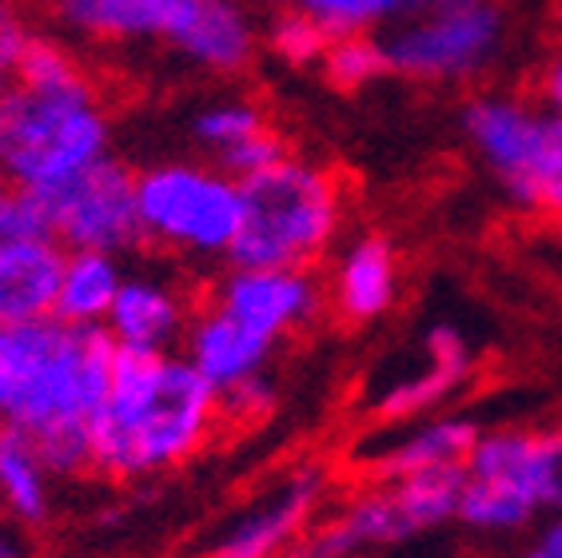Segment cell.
Segmentation results:
<instances>
[{
    "mask_svg": "<svg viewBox=\"0 0 562 558\" xmlns=\"http://www.w3.org/2000/svg\"><path fill=\"white\" fill-rule=\"evenodd\" d=\"M559 12H562V0H559Z\"/></svg>",
    "mask_w": 562,
    "mask_h": 558,
    "instance_id": "33",
    "label": "cell"
},
{
    "mask_svg": "<svg viewBox=\"0 0 562 558\" xmlns=\"http://www.w3.org/2000/svg\"><path fill=\"white\" fill-rule=\"evenodd\" d=\"M0 558H33L29 547V531L16 518H9L0 511Z\"/></svg>",
    "mask_w": 562,
    "mask_h": 558,
    "instance_id": "31",
    "label": "cell"
},
{
    "mask_svg": "<svg viewBox=\"0 0 562 558\" xmlns=\"http://www.w3.org/2000/svg\"><path fill=\"white\" fill-rule=\"evenodd\" d=\"M535 100H539V108H547L551 116L562 120V48L554 56H547V65L539 68Z\"/></svg>",
    "mask_w": 562,
    "mask_h": 558,
    "instance_id": "29",
    "label": "cell"
},
{
    "mask_svg": "<svg viewBox=\"0 0 562 558\" xmlns=\"http://www.w3.org/2000/svg\"><path fill=\"white\" fill-rule=\"evenodd\" d=\"M280 347L232 320L227 312L212 308V303H195V315L188 323V335L180 344V355L212 383L216 395L232 391L239 383L271 376V359Z\"/></svg>",
    "mask_w": 562,
    "mask_h": 558,
    "instance_id": "19",
    "label": "cell"
},
{
    "mask_svg": "<svg viewBox=\"0 0 562 558\" xmlns=\"http://www.w3.org/2000/svg\"><path fill=\"white\" fill-rule=\"evenodd\" d=\"M192 315V295L172 271L128 268L109 320H104V332L124 351L172 355L184 344Z\"/></svg>",
    "mask_w": 562,
    "mask_h": 558,
    "instance_id": "16",
    "label": "cell"
},
{
    "mask_svg": "<svg viewBox=\"0 0 562 558\" xmlns=\"http://www.w3.org/2000/svg\"><path fill=\"white\" fill-rule=\"evenodd\" d=\"M140 244L195 268L227 264L244 224V188L212 160H151L136 168Z\"/></svg>",
    "mask_w": 562,
    "mask_h": 558,
    "instance_id": "8",
    "label": "cell"
},
{
    "mask_svg": "<svg viewBox=\"0 0 562 558\" xmlns=\"http://www.w3.org/2000/svg\"><path fill=\"white\" fill-rule=\"evenodd\" d=\"M522 558H562V515L542 518L539 535L530 538V547Z\"/></svg>",
    "mask_w": 562,
    "mask_h": 558,
    "instance_id": "30",
    "label": "cell"
},
{
    "mask_svg": "<svg viewBox=\"0 0 562 558\" xmlns=\"http://www.w3.org/2000/svg\"><path fill=\"white\" fill-rule=\"evenodd\" d=\"M551 515H562V427L483 431L463 462L454 523L475 535H519Z\"/></svg>",
    "mask_w": 562,
    "mask_h": 558,
    "instance_id": "6",
    "label": "cell"
},
{
    "mask_svg": "<svg viewBox=\"0 0 562 558\" xmlns=\"http://www.w3.org/2000/svg\"><path fill=\"white\" fill-rule=\"evenodd\" d=\"M207 303L251 327L256 335L283 347L292 335L307 332L327 308L324 283L307 268H236L207 288Z\"/></svg>",
    "mask_w": 562,
    "mask_h": 558,
    "instance_id": "13",
    "label": "cell"
},
{
    "mask_svg": "<svg viewBox=\"0 0 562 558\" xmlns=\"http://www.w3.org/2000/svg\"><path fill=\"white\" fill-rule=\"evenodd\" d=\"M112 108L88 76L65 88L9 85L0 100V180L29 196L56 192L112 156Z\"/></svg>",
    "mask_w": 562,
    "mask_h": 558,
    "instance_id": "4",
    "label": "cell"
},
{
    "mask_svg": "<svg viewBox=\"0 0 562 558\" xmlns=\"http://www.w3.org/2000/svg\"><path fill=\"white\" fill-rule=\"evenodd\" d=\"M124 276H128L124 256H112V252H65L53 315L60 323H72V327H104Z\"/></svg>",
    "mask_w": 562,
    "mask_h": 558,
    "instance_id": "22",
    "label": "cell"
},
{
    "mask_svg": "<svg viewBox=\"0 0 562 558\" xmlns=\"http://www.w3.org/2000/svg\"><path fill=\"white\" fill-rule=\"evenodd\" d=\"M319 72L339 92H363L375 80L391 76L387 44L375 33H347L327 41V53L319 60Z\"/></svg>",
    "mask_w": 562,
    "mask_h": 558,
    "instance_id": "24",
    "label": "cell"
},
{
    "mask_svg": "<svg viewBox=\"0 0 562 558\" xmlns=\"http://www.w3.org/2000/svg\"><path fill=\"white\" fill-rule=\"evenodd\" d=\"M271 4L312 16L331 36L379 33V29L400 24L415 9V0H271Z\"/></svg>",
    "mask_w": 562,
    "mask_h": 558,
    "instance_id": "23",
    "label": "cell"
},
{
    "mask_svg": "<svg viewBox=\"0 0 562 558\" xmlns=\"http://www.w3.org/2000/svg\"><path fill=\"white\" fill-rule=\"evenodd\" d=\"M459 136L503 200L562 224V120L515 92H475L459 108Z\"/></svg>",
    "mask_w": 562,
    "mask_h": 558,
    "instance_id": "7",
    "label": "cell"
},
{
    "mask_svg": "<svg viewBox=\"0 0 562 558\" xmlns=\"http://www.w3.org/2000/svg\"><path fill=\"white\" fill-rule=\"evenodd\" d=\"M33 24H29V16H24L12 0H0V76L16 72V60L24 56V48H29V41H33Z\"/></svg>",
    "mask_w": 562,
    "mask_h": 558,
    "instance_id": "28",
    "label": "cell"
},
{
    "mask_svg": "<svg viewBox=\"0 0 562 558\" xmlns=\"http://www.w3.org/2000/svg\"><path fill=\"white\" fill-rule=\"evenodd\" d=\"M188 136L207 160L220 164L236 180L260 176L263 168H271L292 152L263 112V104L248 97H212L200 108H192Z\"/></svg>",
    "mask_w": 562,
    "mask_h": 558,
    "instance_id": "17",
    "label": "cell"
},
{
    "mask_svg": "<svg viewBox=\"0 0 562 558\" xmlns=\"http://www.w3.org/2000/svg\"><path fill=\"white\" fill-rule=\"evenodd\" d=\"M271 408H276V383H271V376L239 383L220 395V415H224V423H244V427H248V423H260L263 415H271Z\"/></svg>",
    "mask_w": 562,
    "mask_h": 558,
    "instance_id": "27",
    "label": "cell"
},
{
    "mask_svg": "<svg viewBox=\"0 0 562 558\" xmlns=\"http://www.w3.org/2000/svg\"><path fill=\"white\" fill-rule=\"evenodd\" d=\"M475 344L463 327L439 320L419 335V355L395 371L383 387H375L368 399V411L375 423H403L431 411H443L471 379H475Z\"/></svg>",
    "mask_w": 562,
    "mask_h": 558,
    "instance_id": "15",
    "label": "cell"
},
{
    "mask_svg": "<svg viewBox=\"0 0 562 558\" xmlns=\"http://www.w3.org/2000/svg\"><path fill=\"white\" fill-rule=\"evenodd\" d=\"M327 494L331 475L319 462H300L220 518L200 558H292L324 518Z\"/></svg>",
    "mask_w": 562,
    "mask_h": 558,
    "instance_id": "11",
    "label": "cell"
},
{
    "mask_svg": "<svg viewBox=\"0 0 562 558\" xmlns=\"http://www.w3.org/2000/svg\"><path fill=\"white\" fill-rule=\"evenodd\" d=\"M65 247L48 236L0 244V323L53 315Z\"/></svg>",
    "mask_w": 562,
    "mask_h": 558,
    "instance_id": "20",
    "label": "cell"
},
{
    "mask_svg": "<svg viewBox=\"0 0 562 558\" xmlns=\"http://www.w3.org/2000/svg\"><path fill=\"white\" fill-rule=\"evenodd\" d=\"M263 48H268L283 68H295V72H307V68H319L327 53V41L331 33L319 29L312 16L292 9H276L268 24H263Z\"/></svg>",
    "mask_w": 562,
    "mask_h": 558,
    "instance_id": "25",
    "label": "cell"
},
{
    "mask_svg": "<svg viewBox=\"0 0 562 558\" xmlns=\"http://www.w3.org/2000/svg\"><path fill=\"white\" fill-rule=\"evenodd\" d=\"M60 33L109 48H168L192 72L239 76L263 48L244 0H53Z\"/></svg>",
    "mask_w": 562,
    "mask_h": 558,
    "instance_id": "3",
    "label": "cell"
},
{
    "mask_svg": "<svg viewBox=\"0 0 562 558\" xmlns=\"http://www.w3.org/2000/svg\"><path fill=\"white\" fill-rule=\"evenodd\" d=\"M459 471H427L407 479H368L319 518L300 550L307 558H363L443 531L459 511Z\"/></svg>",
    "mask_w": 562,
    "mask_h": 558,
    "instance_id": "9",
    "label": "cell"
},
{
    "mask_svg": "<svg viewBox=\"0 0 562 558\" xmlns=\"http://www.w3.org/2000/svg\"><path fill=\"white\" fill-rule=\"evenodd\" d=\"M483 427L467 411H431L403 423H379L351 447V467L363 479H407L427 471H459Z\"/></svg>",
    "mask_w": 562,
    "mask_h": 558,
    "instance_id": "14",
    "label": "cell"
},
{
    "mask_svg": "<svg viewBox=\"0 0 562 558\" xmlns=\"http://www.w3.org/2000/svg\"><path fill=\"white\" fill-rule=\"evenodd\" d=\"M400 252L383 232H356L339 239L331 276L324 283L327 308L351 327H371L400 303Z\"/></svg>",
    "mask_w": 562,
    "mask_h": 558,
    "instance_id": "18",
    "label": "cell"
},
{
    "mask_svg": "<svg viewBox=\"0 0 562 558\" xmlns=\"http://www.w3.org/2000/svg\"><path fill=\"white\" fill-rule=\"evenodd\" d=\"M507 33L510 24L498 0H431L391 24L383 44L391 76L427 88H451L487 76L503 56Z\"/></svg>",
    "mask_w": 562,
    "mask_h": 558,
    "instance_id": "10",
    "label": "cell"
},
{
    "mask_svg": "<svg viewBox=\"0 0 562 558\" xmlns=\"http://www.w3.org/2000/svg\"><path fill=\"white\" fill-rule=\"evenodd\" d=\"M56 483L60 475L48 467L44 451L29 435L0 431V511L24 526H48L56 515Z\"/></svg>",
    "mask_w": 562,
    "mask_h": 558,
    "instance_id": "21",
    "label": "cell"
},
{
    "mask_svg": "<svg viewBox=\"0 0 562 558\" xmlns=\"http://www.w3.org/2000/svg\"><path fill=\"white\" fill-rule=\"evenodd\" d=\"M4 92H9V76H0V100H4Z\"/></svg>",
    "mask_w": 562,
    "mask_h": 558,
    "instance_id": "32",
    "label": "cell"
},
{
    "mask_svg": "<svg viewBox=\"0 0 562 558\" xmlns=\"http://www.w3.org/2000/svg\"><path fill=\"white\" fill-rule=\"evenodd\" d=\"M116 344L56 315L0 323V431L29 435L60 479L92 471V418L109 395Z\"/></svg>",
    "mask_w": 562,
    "mask_h": 558,
    "instance_id": "1",
    "label": "cell"
},
{
    "mask_svg": "<svg viewBox=\"0 0 562 558\" xmlns=\"http://www.w3.org/2000/svg\"><path fill=\"white\" fill-rule=\"evenodd\" d=\"M220 395L184 355L116 347L109 395L92 418V471L112 483H140L192 462L216 439Z\"/></svg>",
    "mask_w": 562,
    "mask_h": 558,
    "instance_id": "2",
    "label": "cell"
},
{
    "mask_svg": "<svg viewBox=\"0 0 562 558\" xmlns=\"http://www.w3.org/2000/svg\"><path fill=\"white\" fill-rule=\"evenodd\" d=\"M48 239L65 252H112L128 256L140 244V215H136V168L109 156L92 164L76 180L56 192L36 196Z\"/></svg>",
    "mask_w": 562,
    "mask_h": 558,
    "instance_id": "12",
    "label": "cell"
},
{
    "mask_svg": "<svg viewBox=\"0 0 562 558\" xmlns=\"http://www.w3.org/2000/svg\"><path fill=\"white\" fill-rule=\"evenodd\" d=\"M244 188V224L232 259L236 268H307L327 259L347 227V183L324 160L288 152Z\"/></svg>",
    "mask_w": 562,
    "mask_h": 558,
    "instance_id": "5",
    "label": "cell"
},
{
    "mask_svg": "<svg viewBox=\"0 0 562 558\" xmlns=\"http://www.w3.org/2000/svg\"><path fill=\"white\" fill-rule=\"evenodd\" d=\"M33 236H48L36 196L0 180V244H16V239H33Z\"/></svg>",
    "mask_w": 562,
    "mask_h": 558,
    "instance_id": "26",
    "label": "cell"
}]
</instances>
